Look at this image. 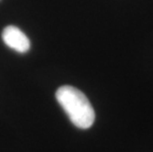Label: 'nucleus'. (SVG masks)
Masks as SVG:
<instances>
[{
	"label": "nucleus",
	"instance_id": "1",
	"mask_svg": "<svg viewBox=\"0 0 153 152\" xmlns=\"http://www.w3.org/2000/svg\"><path fill=\"white\" fill-rule=\"evenodd\" d=\"M55 98L75 127L86 129L94 124V109L80 90L69 85L61 86L55 93Z\"/></svg>",
	"mask_w": 153,
	"mask_h": 152
},
{
	"label": "nucleus",
	"instance_id": "2",
	"mask_svg": "<svg viewBox=\"0 0 153 152\" xmlns=\"http://www.w3.org/2000/svg\"><path fill=\"white\" fill-rule=\"evenodd\" d=\"M2 39L9 47L24 53L30 50V41L23 32L15 26H8L2 32Z\"/></svg>",
	"mask_w": 153,
	"mask_h": 152
}]
</instances>
